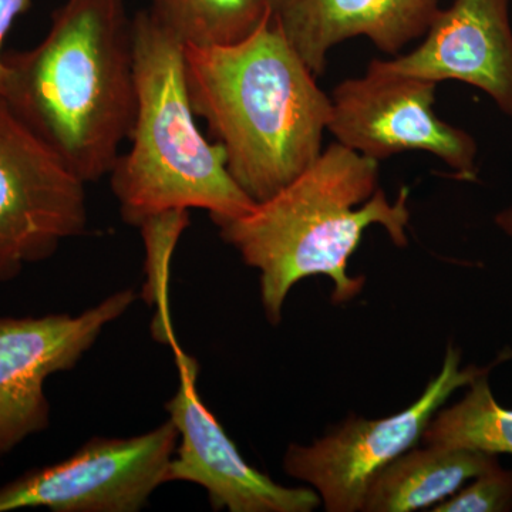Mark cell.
<instances>
[{
	"label": "cell",
	"mask_w": 512,
	"mask_h": 512,
	"mask_svg": "<svg viewBox=\"0 0 512 512\" xmlns=\"http://www.w3.org/2000/svg\"><path fill=\"white\" fill-rule=\"evenodd\" d=\"M488 373L468 386L460 402L434 414L421 443L512 456V410L495 400Z\"/></svg>",
	"instance_id": "5bb4252c"
},
{
	"label": "cell",
	"mask_w": 512,
	"mask_h": 512,
	"mask_svg": "<svg viewBox=\"0 0 512 512\" xmlns=\"http://www.w3.org/2000/svg\"><path fill=\"white\" fill-rule=\"evenodd\" d=\"M440 10V0H296L276 16L279 28L316 77L333 47L367 37L390 56L423 37Z\"/></svg>",
	"instance_id": "7c38bea8"
},
{
	"label": "cell",
	"mask_w": 512,
	"mask_h": 512,
	"mask_svg": "<svg viewBox=\"0 0 512 512\" xmlns=\"http://www.w3.org/2000/svg\"><path fill=\"white\" fill-rule=\"evenodd\" d=\"M195 116L255 204L292 183L322 153L330 96L274 16L231 45L185 46Z\"/></svg>",
	"instance_id": "6da1fadb"
},
{
	"label": "cell",
	"mask_w": 512,
	"mask_h": 512,
	"mask_svg": "<svg viewBox=\"0 0 512 512\" xmlns=\"http://www.w3.org/2000/svg\"><path fill=\"white\" fill-rule=\"evenodd\" d=\"M512 510V470L500 464L471 478L433 512H505Z\"/></svg>",
	"instance_id": "2e32d148"
},
{
	"label": "cell",
	"mask_w": 512,
	"mask_h": 512,
	"mask_svg": "<svg viewBox=\"0 0 512 512\" xmlns=\"http://www.w3.org/2000/svg\"><path fill=\"white\" fill-rule=\"evenodd\" d=\"M379 164L333 143L271 198L218 222L221 238L259 271L262 308L271 325L281 322L293 286L311 276L332 279L335 303L362 292L366 279L350 276L348 266L367 228L380 225L394 245L406 247L409 188L396 201L387 200L377 187Z\"/></svg>",
	"instance_id": "3957f363"
},
{
	"label": "cell",
	"mask_w": 512,
	"mask_h": 512,
	"mask_svg": "<svg viewBox=\"0 0 512 512\" xmlns=\"http://www.w3.org/2000/svg\"><path fill=\"white\" fill-rule=\"evenodd\" d=\"M266 5L271 9L272 16L276 18V16L282 15V13L286 12L296 0H265Z\"/></svg>",
	"instance_id": "d6986e66"
},
{
	"label": "cell",
	"mask_w": 512,
	"mask_h": 512,
	"mask_svg": "<svg viewBox=\"0 0 512 512\" xmlns=\"http://www.w3.org/2000/svg\"><path fill=\"white\" fill-rule=\"evenodd\" d=\"M386 63L437 84L476 87L512 119L510 0H454L440 8L416 49Z\"/></svg>",
	"instance_id": "8fae6325"
},
{
	"label": "cell",
	"mask_w": 512,
	"mask_h": 512,
	"mask_svg": "<svg viewBox=\"0 0 512 512\" xmlns=\"http://www.w3.org/2000/svg\"><path fill=\"white\" fill-rule=\"evenodd\" d=\"M180 387L165 403L178 431L167 483L184 481L205 488L215 511L311 512L322 501L312 488L285 487L256 470L241 456L197 390L198 365L173 340Z\"/></svg>",
	"instance_id": "30bf717a"
},
{
	"label": "cell",
	"mask_w": 512,
	"mask_h": 512,
	"mask_svg": "<svg viewBox=\"0 0 512 512\" xmlns=\"http://www.w3.org/2000/svg\"><path fill=\"white\" fill-rule=\"evenodd\" d=\"M488 372L487 367H461L460 350L448 346L439 375L416 402L383 419L349 417L311 446L291 444L284 457L286 474L312 485L328 512L362 511L380 471L420 443L451 394Z\"/></svg>",
	"instance_id": "52a82bcc"
},
{
	"label": "cell",
	"mask_w": 512,
	"mask_h": 512,
	"mask_svg": "<svg viewBox=\"0 0 512 512\" xmlns=\"http://www.w3.org/2000/svg\"><path fill=\"white\" fill-rule=\"evenodd\" d=\"M484 451L424 444L413 447L380 471L366 494V512H413L436 507L471 478L498 466Z\"/></svg>",
	"instance_id": "4fadbf2b"
},
{
	"label": "cell",
	"mask_w": 512,
	"mask_h": 512,
	"mask_svg": "<svg viewBox=\"0 0 512 512\" xmlns=\"http://www.w3.org/2000/svg\"><path fill=\"white\" fill-rule=\"evenodd\" d=\"M137 107L130 150L110 171L121 218L141 227L158 215L191 208L218 222L241 217L255 202L229 173L221 144L195 123L181 43L150 10L133 18Z\"/></svg>",
	"instance_id": "277c9868"
},
{
	"label": "cell",
	"mask_w": 512,
	"mask_h": 512,
	"mask_svg": "<svg viewBox=\"0 0 512 512\" xmlns=\"http://www.w3.org/2000/svg\"><path fill=\"white\" fill-rule=\"evenodd\" d=\"M30 5H32V0H0V96L6 92L9 76L8 64L3 55V43L12 29L13 23L23 13L28 12Z\"/></svg>",
	"instance_id": "e0dca14e"
},
{
	"label": "cell",
	"mask_w": 512,
	"mask_h": 512,
	"mask_svg": "<svg viewBox=\"0 0 512 512\" xmlns=\"http://www.w3.org/2000/svg\"><path fill=\"white\" fill-rule=\"evenodd\" d=\"M84 184L0 96V284L86 231Z\"/></svg>",
	"instance_id": "5b68a950"
},
{
	"label": "cell",
	"mask_w": 512,
	"mask_h": 512,
	"mask_svg": "<svg viewBox=\"0 0 512 512\" xmlns=\"http://www.w3.org/2000/svg\"><path fill=\"white\" fill-rule=\"evenodd\" d=\"M151 15L185 46L239 42L272 13L265 0H151Z\"/></svg>",
	"instance_id": "9a60e30c"
},
{
	"label": "cell",
	"mask_w": 512,
	"mask_h": 512,
	"mask_svg": "<svg viewBox=\"0 0 512 512\" xmlns=\"http://www.w3.org/2000/svg\"><path fill=\"white\" fill-rule=\"evenodd\" d=\"M439 84L372 60L366 74L330 94L328 131L336 143L377 163L407 151L439 158L458 178H477L476 138L437 116Z\"/></svg>",
	"instance_id": "8992f818"
},
{
	"label": "cell",
	"mask_w": 512,
	"mask_h": 512,
	"mask_svg": "<svg viewBox=\"0 0 512 512\" xmlns=\"http://www.w3.org/2000/svg\"><path fill=\"white\" fill-rule=\"evenodd\" d=\"M136 299L124 289L77 316H0V456L49 427L46 380L72 370Z\"/></svg>",
	"instance_id": "9c48e42d"
},
{
	"label": "cell",
	"mask_w": 512,
	"mask_h": 512,
	"mask_svg": "<svg viewBox=\"0 0 512 512\" xmlns=\"http://www.w3.org/2000/svg\"><path fill=\"white\" fill-rule=\"evenodd\" d=\"M178 444L171 420L127 439L93 437L59 463L35 468L0 487V512H136L167 483Z\"/></svg>",
	"instance_id": "ba28073f"
},
{
	"label": "cell",
	"mask_w": 512,
	"mask_h": 512,
	"mask_svg": "<svg viewBox=\"0 0 512 512\" xmlns=\"http://www.w3.org/2000/svg\"><path fill=\"white\" fill-rule=\"evenodd\" d=\"M3 94L84 183L106 177L137 107L133 19L124 0H67L45 39L5 55Z\"/></svg>",
	"instance_id": "7a4b0ae2"
},
{
	"label": "cell",
	"mask_w": 512,
	"mask_h": 512,
	"mask_svg": "<svg viewBox=\"0 0 512 512\" xmlns=\"http://www.w3.org/2000/svg\"><path fill=\"white\" fill-rule=\"evenodd\" d=\"M494 222L503 231V234L507 235L512 241V205L498 212L495 215Z\"/></svg>",
	"instance_id": "ac0fdd59"
}]
</instances>
